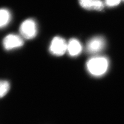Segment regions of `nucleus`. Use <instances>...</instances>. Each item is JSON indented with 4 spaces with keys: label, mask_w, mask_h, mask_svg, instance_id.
I'll return each mask as SVG.
<instances>
[{
    "label": "nucleus",
    "mask_w": 124,
    "mask_h": 124,
    "mask_svg": "<svg viewBox=\"0 0 124 124\" xmlns=\"http://www.w3.org/2000/svg\"><path fill=\"white\" fill-rule=\"evenodd\" d=\"M10 88L9 82L6 81L0 80V98L5 96Z\"/></svg>",
    "instance_id": "nucleus-9"
},
{
    "label": "nucleus",
    "mask_w": 124,
    "mask_h": 124,
    "mask_svg": "<svg viewBox=\"0 0 124 124\" xmlns=\"http://www.w3.org/2000/svg\"><path fill=\"white\" fill-rule=\"evenodd\" d=\"M82 50V46L80 41L75 38H72L67 44V51L71 56H77Z\"/></svg>",
    "instance_id": "nucleus-7"
},
{
    "label": "nucleus",
    "mask_w": 124,
    "mask_h": 124,
    "mask_svg": "<svg viewBox=\"0 0 124 124\" xmlns=\"http://www.w3.org/2000/svg\"><path fill=\"white\" fill-rule=\"evenodd\" d=\"M49 50L53 55L62 56L67 50V43L64 38L59 36L55 37L51 42Z\"/></svg>",
    "instance_id": "nucleus-4"
},
{
    "label": "nucleus",
    "mask_w": 124,
    "mask_h": 124,
    "mask_svg": "<svg viewBox=\"0 0 124 124\" xmlns=\"http://www.w3.org/2000/svg\"><path fill=\"white\" fill-rule=\"evenodd\" d=\"M109 62L104 56H95L89 60L86 64L87 71L93 76L100 77L107 72Z\"/></svg>",
    "instance_id": "nucleus-1"
},
{
    "label": "nucleus",
    "mask_w": 124,
    "mask_h": 124,
    "mask_svg": "<svg viewBox=\"0 0 124 124\" xmlns=\"http://www.w3.org/2000/svg\"><path fill=\"white\" fill-rule=\"evenodd\" d=\"M20 36L26 39H32L37 34V26L36 21L33 19H26L23 21L19 28Z\"/></svg>",
    "instance_id": "nucleus-2"
},
{
    "label": "nucleus",
    "mask_w": 124,
    "mask_h": 124,
    "mask_svg": "<svg viewBox=\"0 0 124 124\" xmlns=\"http://www.w3.org/2000/svg\"><path fill=\"white\" fill-rule=\"evenodd\" d=\"M106 46V40L102 36L92 38L86 44V51L90 54L98 53L103 50Z\"/></svg>",
    "instance_id": "nucleus-5"
},
{
    "label": "nucleus",
    "mask_w": 124,
    "mask_h": 124,
    "mask_svg": "<svg viewBox=\"0 0 124 124\" xmlns=\"http://www.w3.org/2000/svg\"><path fill=\"white\" fill-rule=\"evenodd\" d=\"M11 20V14L6 8H0V29L5 28Z\"/></svg>",
    "instance_id": "nucleus-8"
},
{
    "label": "nucleus",
    "mask_w": 124,
    "mask_h": 124,
    "mask_svg": "<svg viewBox=\"0 0 124 124\" xmlns=\"http://www.w3.org/2000/svg\"><path fill=\"white\" fill-rule=\"evenodd\" d=\"M80 5L84 9L101 11L104 8V4L101 0H79Z\"/></svg>",
    "instance_id": "nucleus-6"
},
{
    "label": "nucleus",
    "mask_w": 124,
    "mask_h": 124,
    "mask_svg": "<svg viewBox=\"0 0 124 124\" xmlns=\"http://www.w3.org/2000/svg\"><path fill=\"white\" fill-rule=\"evenodd\" d=\"M121 0H105L106 4L108 7H115L118 5Z\"/></svg>",
    "instance_id": "nucleus-10"
},
{
    "label": "nucleus",
    "mask_w": 124,
    "mask_h": 124,
    "mask_svg": "<svg viewBox=\"0 0 124 124\" xmlns=\"http://www.w3.org/2000/svg\"><path fill=\"white\" fill-rule=\"evenodd\" d=\"M2 44L4 48L9 51L21 47L24 45V41L20 35L9 34L4 38Z\"/></svg>",
    "instance_id": "nucleus-3"
}]
</instances>
